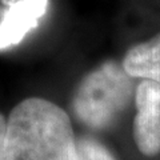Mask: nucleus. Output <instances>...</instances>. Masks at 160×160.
Returning a JSON list of instances; mask_svg holds the SVG:
<instances>
[{"label":"nucleus","mask_w":160,"mask_h":160,"mask_svg":"<svg viewBox=\"0 0 160 160\" xmlns=\"http://www.w3.org/2000/svg\"><path fill=\"white\" fill-rule=\"evenodd\" d=\"M48 0H12L0 16V52L18 46L39 26Z\"/></svg>","instance_id":"20e7f679"},{"label":"nucleus","mask_w":160,"mask_h":160,"mask_svg":"<svg viewBox=\"0 0 160 160\" xmlns=\"http://www.w3.org/2000/svg\"><path fill=\"white\" fill-rule=\"evenodd\" d=\"M76 160H115V158L100 143L83 138L76 142Z\"/></svg>","instance_id":"423d86ee"},{"label":"nucleus","mask_w":160,"mask_h":160,"mask_svg":"<svg viewBox=\"0 0 160 160\" xmlns=\"http://www.w3.org/2000/svg\"><path fill=\"white\" fill-rule=\"evenodd\" d=\"M135 98L133 78L115 60H108L83 78L72 109L84 126L104 129L124 112Z\"/></svg>","instance_id":"f03ea898"},{"label":"nucleus","mask_w":160,"mask_h":160,"mask_svg":"<svg viewBox=\"0 0 160 160\" xmlns=\"http://www.w3.org/2000/svg\"><path fill=\"white\" fill-rule=\"evenodd\" d=\"M0 160H76L68 115L46 99L20 102L7 120Z\"/></svg>","instance_id":"f257e3e1"},{"label":"nucleus","mask_w":160,"mask_h":160,"mask_svg":"<svg viewBox=\"0 0 160 160\" xmlns=\"http://www.w3.org/2000/svg\"><path fill=\"white\" fill-rule=\"evenodd\" d=\"M133 139L146 156L160 152V84L143 79L135 88Z\"/></svg>","instance_id":"7ed1b4c3"},{"label":"nucleus","mask_w":160,"mask_h":160,"mask_svg":"<svg viewBox=\"0 0 160 160\" xmlns=\"http://www.w3.org/2000/svg\"><path fill=\"white\" fill-rule=\"evenodd\" d=\"M122 66L133 79H147L160 84V33L129 48Z\"/></svg>","instance_id":"39448f33"},{"label":"nucleus","mask_w":160,"mask_h":160,"mask_svg":"<svg viewBox=\"0 0 160 160\" xmlns=\"http://www.w3.org/2000/svg\"><path fill=\"white\" fill-rule=\"evenodd\" d=\"M6 129H7V120L4 119V116L2 113H0V148H2V144H3V140H4Z\"/></svg>","instance_id":"0eeeda50"}]
</instances>
